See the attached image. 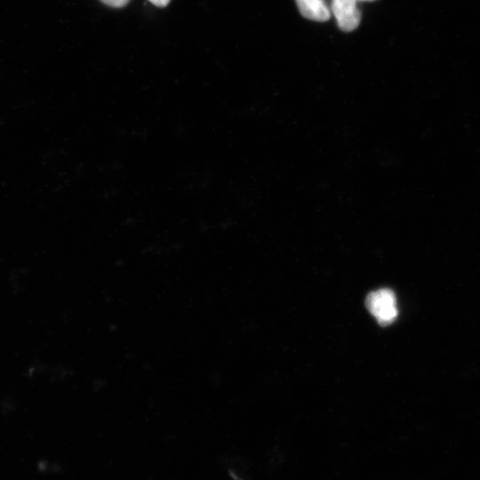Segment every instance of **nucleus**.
I'll use <instances>...</instances> for the list:
<instances>
[{"mask_svg": "<svg viewBox=\"0 0 480 480\" xmlns=\"http://www.w3.org/2000/svg\"><path fill=\"white\" fill-rule=\"evenodd\" d=\"M370 313L375 316L380 325L390 324L397 316L396 298L390 289H380L370 292L365 300Z\"/></svg>", "mask_w": 480, "mask_h": 480, "instance_id": "1", "label": "nucleus"}, {"mask_svg": "<svg viewBox=\"0 0 480 480\" xmlns=\"http://www.w3.org/2000/svg\"><path fill=\"white\" fill-rule=\"evenodd\" d=\"M357 0H332V11L338 27L344 32L355 30L361 20V12L357 8Z\"/></svg>", "mask_w": 480, "mask_h": 480, "instance_id": "2", "label": "nucleus"}, {"mask_svg": "<svg viewBox=\"0 0 480 480\" xmlns=\"http://www.w3.org/2000/svg\"><path fill=\"white\" fill-rule=\"evenodd\" d=\"M301 15L316 21H326L331 12L324 0H295Z\"/></svg>", "mask_w": 480, "mask_h": 480, "instance_id": "3", "label": "nucleus"}, {"mask_svg": "<svg viewBox=\"0 0 480 480\" xmlns=\"http://www.w3.org/2000/svg\"><path fill=\"white\" fill-rule=\"evenodd\" d=\"M100 1L103 4L113 8H122L130 2V0H100Z\"/></svg>", "mask_w": 480, "mask_h": 480, "instance_id": "4", "label": "nucleus"}, {"mask_svg": "<svg viewBox=\"0 0 480 480\" xmlns=\"http://www.w3.org/2000/svg\"><path fill=\"white\" fill-rule=\"evenodd\" d=\"M151 4L157 7H165L171 0H148Z\"/></svg>", "mask_w": 480, "mask_h": 480, "instance_id": "5", "label": "nucleus"}, {"mask_svg": "<svg viewBox=\"0 0 480 480\" xmlns=\"http://www.w3.org/2000/svg\"><path fill=\"white\" fill-rule=\"evenodd\" d=\"M357 1H368V2H371V1H374V0H357Z\"/></svg>", "mask_w": 480, "mask_h": 480, "instance_id": "6", "label": "nucleus"}]
</instances>
